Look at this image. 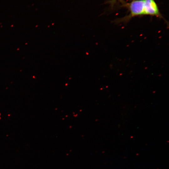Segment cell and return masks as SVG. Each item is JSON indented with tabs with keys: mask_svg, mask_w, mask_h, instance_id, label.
<instances>
[{
	"mask_svg": "<svg viewBox=\"0 0 169 169\" xmlns=\"http://www.w3.org/2000/svg\"><path fill=\"white\" fill-rule=\"evenodd\" d=\"M144 0H134L132 1L128 6L130 14L117 22L126 23L133 17L144 15Z\"/></svg>",
	"mask_w": 169,
	"mask_h": 169,
	"instance_id": "1",
	"label": "cell"
},
{
	"mask_svg": "<svg viewBox=\"0 0 169 169\" xmlns=\"http://www.w3.org/2000/svg\"><path fill=\"white\" fill-rule=\"evenodd\" d=\"M145 15L162 18L154 0H144V15Z\"/></svg>",
	"mask_w": 169,
	"mask_h": 169,
	"instance_id": "2",
	"label": "cell"
},
{
	"mask_svg": "<svg viewBox=\"0 0 169 169\" xmlns=\"http://www.w3.org/2000/svg\"><path fill=\"white\" fill-rule=\"evenodd\" d=\"M117 2H120L121 3H124V2L123 0H111L110 2L111 5H114Z\"/></svg>",
	"mask_w": 169,
	"mask_h": 169,
	"instance_id": "3",
	"label": "cell"
}]
</instances>
